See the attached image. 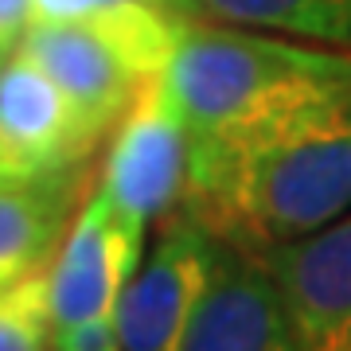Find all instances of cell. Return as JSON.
I'll use <instances>...</instances> for the list:
<instances>
[{
  "instance_id": "obj_1",
  "label": "cell",
  "mask_w": 351,
  "mask_h": 351,
  "mask_svg": "<svg viewBox=\"0 0 351 351\" xmlns=\"http://www.w3.org/2000/svg\"><path fill=\"white\" fill-rule=\"evenodd\" d=\"M180 207L219 242L254 254L351 215V90L188 149Z\"/></svg>"
},
{
  "instance_id": "obj_2",
  "label": "cell",
  "mask_w": 351,
  "mask_h": 351,
  "mask_svg": "<svg viewBox=\"0 0 351 351\" xmlns=\"http://www.w3.org/2000/svg\"><path fill=\"white\" fill-rule=\"evenodd\" d=\"M164 86L184 113L188 149H195L351 90V51L188 16L164 66Z\"/></svg>"
},
{
  "instance_id": "obj_3",
  "label": "cell",
  "mask_w": 351,
  "mask_h": 351,
  "mask_svg": "<svg viewBox=\"0 0 351 351\" xmlns=\"http://www.w3.org/2000/svg\"><path fill=\"white\" fill-rule=\"evenodd\" d=\"M188 16L152 0H129L78 20H32L20 55L43 66L75 110L106 137L176 51Z\"/></svg>"
},
{
  "instance_id": "obj_4",
  "label": "cell",
  "mask_w": 351,
  "mask_h": 351,
  "mask_svg": "<svg viewBox=\"0 0 351 351\" xmlns=\"http://www.w3.org/2000/svg\"><path fill=\"white\" fill-rule=\"evenodd\" d=\"M219 239L184 207L160 219L149 254L117 301L121 351H184L191 320L211 285Z\"/></svg>"
},
{
  "instance_id": "obj_5",
  "label": "cell",
  "mask_w": 351,
  "mask_h": 351,
  "mask_svg": "<svg viewBox=\"0 0 351 351\" xmlns=\"http://www.w3.org/2000/svg\"><path fill=\"white\" fill-rule=\"evenodd\" d=\"M184 184H188V125L164 86V75H156L117 121L98 191H106V199L125 219L149 230L180 207Z\"/></svg>"
},
{
  "instance_id": "obj_6",
  "label": "cell",
  "mask_w": 351,
  "mask_h": 351,
  "mask_svg": "<svg viewBox=\"0 0 351 351\" xmlns=\"http://www.w3.org/2000/svg\"><path fill=\"white\" fill-rule=\"evenodd\" d=\"M145 258V226L125 219L106 191H94L90 203L66 226L63 242L47 265V297L55 324H78L90 316L117 313L129 277Z\"/></svg>"
},
{
  "instance_id": "obj_7",
  "label": "cell",
  "mask_w": 351,
  "mask_h": 351,
  "mask_svg": "<svg viewBox=\"0 0 351 351\" xmlns=\"http://www.w3.org/2000/svg\"><path fill=\"white\" fill-rule=\"evenodd\" d=\"M297 351H351V215L265 250Z\"/></svg>"
},
{
  "instance_id": "obj_8",
  "label": "cell",
  "mask_w": 351,
  "mask_h": 351,
  "mask_svg": "<svg viewBox=\"0 0 351 351\" xmlns=\"http://www.w3.org/2000/svg\"><path fill=\"white\" fill-rule=\"evenodd\" d=\"M184 351H297L265 254L219 242Z\"/></svg>"
},
{
  "instance_id": "obj_9",
  "label": "cell",
  "mask_w": 351,
  "mask_h": 351,
  "mask_svg": "<svg viewBox=\"0 0 351 351\" xmlns=\"http://www.w3.org/2000/svg\"><path fill=\"white\" fill-rule=\"evenodd\" d=\"M0 129L32 156L43 176L82 168L101 141L59 82L20 51L0 63Z\"/></svg>"
},
{
  "instance_id": "obj_10",
  "label": "cell",
  "mask_w": 351,
  "mask_h": 351,
  "mask_svg": "<svg viewBox=\"0 0 351 351\" xmlns=\"http://www.w3.org/2000/svg\"><path fill=\"white\" fill-rule=\"evenodd\" d=\"M75 176L0 180V293L51 265L66 234Z\"/></svg>"
},
{
  "instance_id": "obj_11",
  "label": "cell",
  "mask_w": 351,
  "mask_h": 351,
  "mask_svg": "<svg viewBox=\"0 0 351 351\" xmlns=\"http://www.w3.org/2000/svg\"><path fill=\"white\" fill-rule=\"evenodd\" d=\"M195 16L351 51V0H191Z\"/></svg>"
},
{
  "instance_id": "obj_12",
  "label": "cell",
  "mask_w": 351,
  "mask_h": 351,
  "mask_svg": "<svg viewBox=\"0 0 351 351\" xmlns=\"http://www.w3.org/2000/svg\"><path fill=\"white\" fill-rule=\"evenodd\" d=\"M0 351H55L47 265L0 293Z\"/></svg>"
},
{
  "instance_id": "obj_13",
  "label": "cell",
  "mask_w": 351,
  "mask_h": 351,
  "mask_svg": "<svg viewBox=\"0 0 351 351\" xmlns=\"http://www.w3.org/2000/svg\"><path fill=\"white\" fill-rule=\"evenodd\" d=\"M55 351H121L117 313H101L78 324H55Z\"/></svg>"
},
{
  "instance_id": "obj_14",
  "label": "cell",
  "mask_w": 351,
  "mask_h": 351,
  "mask_svg": "<svg viewBox=\"0 0 351 351\" xmlns=\"http://www.w3.org/2000/svg\"><path fill=\"white\" fill-rule=\"evenodd\" d=\"M113 4H129V0H32V20H78Z\"/></svg>"
},
{
  "instance_id": "obj_15",
  "label": "cell",
  "mask_w": 351,
  "mask_h": 351,
  "mask_svg": "<svg viewBox=\"0 0 351 351\" xmlns=\"http://www.w3.org/2000/svg\"><path fill=\"white\" fill-rule=\"evenodd\" d=\"M32 24V0H0V55H12Z\"/></svg>"
},
{
  "instance_id": "obj_16",
  "label": "cell",
  "mask_w": 351,
  "mask_h": 351,
  "mask_svg": "<svg viewBox=\"0 0 351 351\" xmlns=\"http://www.w3.org/2000/svg\"><path fill=\"white\" fill-rule=\"evenodd\" d=\"M36 176L43 172L32 164V156L0 129V180H36Z\"/></svg>"
},
{
  "instance_id": "obj_17",
  "label": "cell",
  "mask_w": 351,
  "mask_h": 351,
  "mask_svg": "<svg viewBox=\"0 0 351 351\" xmlns=\"http://www.w3.org/2000/svg\"><path fill=\"white\" fill-rule=\"evenodd\" d=\"M160 8H168V12H184V16H195V8H191V0H156Z\"/></svg>"
},
{
  "instance_id": "obj_18",
  "label": "cell",
  "mask_w": 351,
  "mask_h": 351,
  "mask_svg": "<svg viewBox=\"0 0 351 351\" xmlns=\"http://www.w3.org/2000/svg\"><path fill=\"white\" fill-rule=\"evenodd\" d=\"M4 59H8V55H0V63H4Z\"/></svg>"
}]
</instances>
